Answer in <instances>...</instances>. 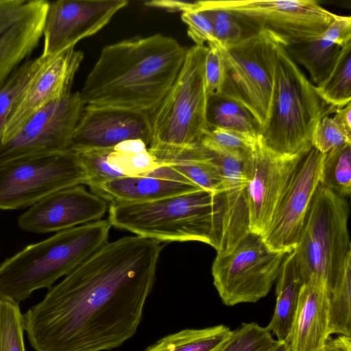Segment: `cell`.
<instances>
[{
    "mask_svg": "<svg viewBox=\"0 0 351 351\" xmlns=\"http://www.w3.org/2000/svg\"><path fill=\"white\" fill-rule=\"evenodd\" d=\"M327 292L330 336L335 334L351 337V255Z\"/></svg>",
    "mask_w": 351,
    "mask_h": 351,
    "instance_id": "4316f807",
    "label": "cell"
},
{
    "mask_svg": "<svg viewBox=\"0 0 351 351\" xmlns=\"http://www.w3.org/2000/svg\"><path fill=\"white\" fill-rule=\"evenodd\" d=\"M107 162L117 178L147 175L158 167L148 149H141L128 141L109 148Z\"/></svg>",
    "mask_w": 351,
    "mask_h": 351,
    "instance_id": "f1b7e54d",
    "label": "cell"
},
{
    "mask_svg": "<svg viewBox=\"0 0 351 351\" xmlns=\"http://www.w3.org/2000/svg\"><path fill=\"white\" fill-rule=\"evenodd\" d=\"M108 206L107 201L80 184L46 196L21 215L18 223L26 232H58L101 220Z\"/></svg>",
    "mask_w": 351,
    "mask_h": 351,
    "instance_id": "ac0fdd59",
    "label": "cell"
},
{
    "mask_svg": "<svg viewBox=\"0 0 351 351\" xmlns=\"http://www.w3.org/2000/svg\"><path fill=\"white\" fill-rule=\"evenodd\" d=\"M24 330L19 304L0 299V351H25Z\"/></svg>",
    "mask_w": 351,
    "mask_h": 351,
    "instance_id": "836d02e7",
    "label": "cell"
},
{
    "mask_svg": "<svg viewBox=\"0 0 351 351\" xmlns=\"http://www.w3.org/2000/svg\"><path fill=\"white\" fill-rule=\"evenodd\" d=\"M335 113L287 53L276 45L269 113L258 138L274 153L291 156L309 147L317 123Z\"/></svg>",
    "mask_w": 351,
    "mask_h": 351,
    "instance_id": "277c9868",
    "label": "cell"
},
{
    "mask_svg": "<svg viewBox=\"0 0 351 351\" xmlns=\"http://www.w3.org/2000/svg\"><path fill=\"white\" fill-rule=\"evenodd\" d=\"M311 143L319 152L326 154L346 144H351V137L339 128L332 117L325 116L315 125Z\"/></svg>",
    "mask_w": 351,
    "mask_h": 351,
    "instance_id": "d590c367",
    "label": "cell"
},
{
    "mask_svg": "<svg viewBox=\"0 0 351 351\" xmlns=\"http://www.w3.org/2000/svg\"><path fill=\"white\" fill-rule=\"evenodd\" d=\"M329 337L326 282L313 276L303 282L291 329L285 341L290 351H317Z\"/></svg>",
    "mask_w": 351,
    "mask_h": 351,
    "instance_id": "ffe728a7",
    "label": "cell"
},
{
    "mask_svg": "<svg viewBox=\"0 0 351 351\" xmlns=\"http://www.w3.org/2000/svg\"><path fill=\"white\" fill-rule=\"evenodd\" d=\"M276 280V304L266 327L278 341H285L291 329L304 282L295 261L293 250L284 259Z\"/></svg>",
    "mask_w": 351,
    "mask_h": 351,
    "instance_id": "603a6c76",
    "label": "cell"
},
{
    "mask_svg": "<svg viewBox=\"0 0 351 351\" xmlns=\"http://www.w3.org/2000/svg\"><path fill=\"white\" fill-rule=\"evenodd\" d=\"M208 47L187 49L183 64L160 105L151 114L149 152L157 162L198 145L210 130L204 63Z\"/></svg>",
    "mask_w": 351,
    "mask_h": 351,
    "instance_id": "5b68a950",
    "label": "cell"
},
{
    "mask_svg": "<svg viewBox=\"0 0 351 351\" xmlns=\"http://www.w3.org/2000/svg\"><path fill=\"white\" fill-rule=\"evenodd\" d=\"M324 157V154L312 145L300 154L272 219L261 234L271 250L291 252L296 247L305 216L319 184Z\"/></svg>",
    "mask_w": 351,
    "mask_h": 351,
    "instance_id": "4fadbf2b",
    "label": "cell"
},
{
    "mask_svg": "<svg viewBox=\"0 0 351 351\" xmlns=\"http://www.w3.org/2000/svg\"><path fill=\"white\" fill-rule=\"evenodd\" d=\"M83 58V53L75 47L54 56L38 57L37 68L10 112L1 143L13 136L37 111L71 93Z\"/></svg>",
    "mask_w": 351,
    "mask_h": 351,
    "instance_id": "5bb4252c",
    "label": "cell"
},
{
    "mask_svg": "<svg viewBox=\"0 0 351 351\" xmlns=\"http://www.w3.org/2000/svg\"><path fill=\"white\" fill-rule=\"evenodd\" d=\"M207 120L210 128H221L257 138L259 126L242 105L220 95L208 97Z\"/></svg>",
    "mask_w": 351,
    "mask_h": 351,
    "instance_id": "484cf974",
    "label": "cell"
},
{
    "mask_svg": "<svg viewBox=\"0 0 351 351\" xmlns=\"http://www.w3.org/2000/svg\"><path fill=\"white\" fill-rule=\"evenodd\" d=\"M324 348L325 351H351V337L344 335L329 337Z\"/></svg>",
    "mask_w": 351,
    "mask_h": 351,
    "instance_id": "60d3db41",
    "label": "cell"
},
{
    "mask_svg": "<svg viewBox=\"0 0 351 351\" xmlns=\"http://www.w3.org/2000/svg\"><path fill=\"white\" fill-rule=\"evenodd\" d=\"M317 351H325L324 346L322 348H321L320 350H317Z\"/></svg>",
    "mask_w": 351,
    "mask_h": 351,
    "instance_id": "7bdbcfd3",
    "label": "cell"
},
{
    "mask_svg": "<svg viewBox=\"0 0 351 351\" xmlns=\"http://www.w3.org/2000/svg\"><path fill=\"white\" fill-rule=\"evenodd\" d=\"M128 4L127 0H58L49 2L40 56H54L97 33Z\"/></svg>",
    "mask_w": 351,
    "mask_h": 351,
    "instance_id": "9a60e30c",
    "label": "cell"
},
{
    "mask_svg": "<svg viewBox=\"0 0 351 351\" xmlns=\"http://www.w3.org/2000/svg\"><path fill=\"white\" fill-rule=\"evenodd\" d=\"M160 243L107 242L23 315L36 351H103L136 332L156 278Z\"/></svg>",
    "mask_w": 351,
    "mask_h": 351,
    "instance_id": "6da1fadb",
    "label": "cell"
},
{
    "mask_svg": "<svg viewBox=\"0 0 351 351\" xmlns=\"http://www.w3.org/2000/svg\"><path fill=\"white\" fill-rule=\"evenodd\" d=\"M319 184L341 198L350 197L351 144H346L324 154Z\"/></svg>",
    "mask_w": 351,
    "mask_h": 351,
    "instance_id": "f546056e",
    "label": "cell"
},
{
    "mask_svg": "<svg viewBox=\"0 0 351 351\" xmlns=\"http://www.w3.org/2000/svg\"><path fill=\"white\" fill-rule=\"evenodd\" d=\"M277 44L261 33L229 47L217 46L223 67L222 84L217 95L244 106L258 123L259 131L269 113Z\"/></svg>",
    "mask_w": 351,
    "mask_h": 351,
    "instance_id": "9c48e42d",
    "label": "cell"
},
{
    "mask_svg": "<svg viewBox=\"0 0 351 351\" xmlns=\"http://www.w3.org/2000/svg\"><path fill=\"white\" fill-rule=\"evenodd\" d=\"M315 90L335 112L350 103L351 42L341 49L332 71Z\"/></svg>",
    "mask_w": 351,
    "mask_h": 351,
    "instance_id": "83f0119b",
    "label": "cell"
},
{
    "mask_svg": "<svg viewBox=\"0 0 351 351\" xmlns=\"http://www.w3.org/2000/svg\"><path fill=\"white\" fill-rule=\"evenodd\" d=\"M157 162L202 189L213 193L223 189L222 177L217 166L206 149L199 144Z\"/></svg>",
    "mask_w": 351,
    "mask_h": 351,
    "instance_id": "cb8c5ba5",
    "label": "cell"
},
{
    "mask_svg": "<svg viewBox=\"0 0 351 351\" xmlns=\"http://www.w3.org/2000/svg\"><path fill=\"white\" fill-rule=\"evenodd\" d=\"M187 49L161 34L134 37L104 47L88 75L85 106L152 114L174 82Z\"/></svg>",
    "mask_w": 351,
    "mask_h": 351,
    "instance_id": "7a4b0ae2",
    "label": "cell"
},
{
    "mask_svg": "<svg viewBox=\"0 0 351 351\" xmlns=\"http://www.w3.org/2000/svg\"><path fill=\"white\" fill-rule=\"evenodd\" d=\"M88 182L77 153L71 149L9 162L0 166V209L32 206L56 191Z\"/></svg>",
    "mask_w": 351,
    "mask_h": 351,
    "instance_id": "8fae6325",
    "label": "cell"
},
{
    "mask_svg": "<svg viewBox=\"0 0 351 351\" xmlns=\"http://www.w3.org/2000/svg\"><path fill=\"white\" fill-rule=\"evenodd\" d=\"M267 327L243 322L231 335L222 351H269L277 343Z\"/></svg>",
    "mask_w": 351,
    "mask_h": 351,
    "instance_id": "d6a6232c",
    "label": "cell"
},
{
    "mask_svg": "<svg viewBox=\"0 0 351 351\" xmlns=\"http://www.w3.org/2000/svg\"><path fill=\"white\" fill-rule=\"evenodd\" d=\"M231 333L223 324L184 329L165 336L143 351H222Z\"/></svg>",
    "mask_w": 351,
    "mask_h": 351,
    "instance_id": "d4e9b609",
    "label": "cell"
},
{
    "mask_svg": "<svg viewBox=\"0 0 351 351\" xmlns=\"http://www.w3.org/2000/svg\"><path fill=\"white\" fill-rule=\"evenodd\" d=\"M38 64V58L25 60L0 87V143L10 112Z\"/></svg>",
    "mask_w": 351,
    "mask_h": 351,
    "instance_id": "1f68e13d",
    "label": "cell"
},
{
    "mask_svg": "<svg viewBox=\"0 0 351 351\" xmlns=\"http://www.w3.org/2000/svg\"><path fill=\"white\" fill-rule=\"evenodd\" d=\"M143 141L149 147L148 113L116 108L85 106L74 130L71 149L79 152L114 147L128 140Z\"/></svg>",
    "mask_w": 351,
    "mask_h": 351,
    "instance_id": "d6986e66",
    "label": "cell"
},
{
    "mask_svg": "<svg viewBox=\"0 0 351 351\" xmlns=\"http://www.w3.org/2000/svg\"><path fill=\"white\" fill-rule=\"evenodd\" d=\"M257 138L221 128H210L199 145L209 150L245 160L252 154Z\"/></svg>",
    "mask_w": 351,
    "mask_h": 351,
    "instance_id": "4dcf8cb0",
    "label": "cell"
},
{
    "mask_svg": "<svg viewBox=\"0 0 351 351\" xmlns=\"http://www.w3.org/2000/svg\"><path fill=\"white\" fill-rule=\"evenodd\" d=\"M349 216L348 199L341 198L319 184L293 250L303 282L315 276L326 281L328 289L341 272L351 255Z\"/></svg>",
    "mask_w": 351,
    "mask_h": 351,
    "instance_id": "52a82bcc",
    "label": "cell"
},
{
    "mask_svg": "<svg viewBox=\"0 0 351 351\" xmlns=\"http://www.w3.org/2000/svg\"><path fill=\"white\" fill-rule=\"evenodd\" d=\"M351 104H348L337 110L332 117L339 128L348 136L351 137Z\"/></svg>",
    "mask_w": 351,
    "mask_h": 351,
    "instance_id": "ab89813d",
    "label": "cell"
},
{
    "mask_svg": "<svg viewBox=\"0 0 351 351\" xmlns=\"http://www.w3.org/2000/svg\"><path fill=\"white\" fill-rule=\"evenodd\" d=\"M289 253L271 250L261 234L249 232L230 252L217 254L212 275L223 304L232 306L265 297Z\"/></svg>",
    "mask_w": 351,
    "mask_h": 351,
    "instance_id": "30bf717a",
    "label": "cell"
},
{
    "mask_svg": "<svg viewBox=\"0 0 351 351\" xmlns=\"http://www.w3.org/2000/svg\"><path fill=\"white\" fill-rule=\"evenodd\" d=\"M110 203H143L191 192L200 188L174 174L162 165L147 175L114 178L90 188Z\"/></svg>",
    "mask_w": 351,
    "mask_h": 351,
    "instance_id": "44dd1931",
    "label": "cell"
},
{
    "mask_svg": "<svg viewBox=\"0 0 351 351\" xmlns=\"http://www.w3.org/2000/svg\"><path fill=\"white\" fill-rule=\"evenodd\" d=\"M181 19L187 25L188 36L196 45H204L206 43L216 45L211 23L202 11L195 10L183 12Z\"/></svg>",
    "mask_w": 351,
    "mask_h": 351,
    "instance_id": "8d00e7d4",
    "label": "cell"
},
{
    "mask_svg": "<svg viewBox=\"0 0 351 351\" xmlns=\"http://www.w3.org/2000/svg\"><path fill=\"white\" fill-rule=\"evenodd\" d=\"M200 11L211 23L217 47L231 46L251 35L238 19L228 11L215 8L204 9Z\"/></svg>",
    "mask_w": 351,
    "mask_h": 351,
    "instance_id": "e575fe53",
    "label": "cell"
},
{
    "mask_svg": "<svg viewBox=\"0 0 351 351\" xmlns=\"http://www.w3.org/2000/svg\"><path fill=\"white\" fill-rule=\"evenodd\" d=\"M269 351H290V350L285 341H278Z\"/></svg>",
    "mask_w": 351,
    "mask_h": 351,
    "instance_id": "b9f144b4",
    "label": "cell"
},
{
    "mask_svg": "<svg viewBox=\"0 0 351 351\" xmlns=\"http://www.w3.org/2000/svg\"><path fill=\"white\" fill-rule=\"evenodd\" d=\"M204 63V74L208 97L219 94L223 81V67L219 48L208 44Z\"/></svg>",
    "mask_w": 351,
    "mask_h": 351,
    "instance_id": "74e56055",
    "label": "cell"
},
{
    "mask_svg": "<svg viewBox=\"0 0 351 351\" xmlns=\"http://www.w3.org/2000/svg\"><path fill=\"white\" fill-rule=\"evenodd\" d=\"M206 150L222 177L223 189L214 193L216 212L213 247L217 254L224 255L250 232L246 190L247 159Z\"/></svg>",
    "mask_w": 351,
    "mask_h": 351,
    "instance_id": "e0dca14e",
    "label": "cell"
},
{
    "mask_svg": "<svg viewBox=\"0 0 351 351\" xmlns=\"http://www.w3.org/2000/svg\"><path fill=\"white\" fill-rule=\"evenodd\" d=\"M147 7L159 8L168 12L182 13L197 9V1H185L180 0H153L144 2Z\"/></svg>",
    "mask_w": 351,
    "mask_h": 351,
    "instance_id": "f35d334b",
    "label": "cell"
},
{
    "mask_svg": "<svg viewBox=\"0 0 351 351\" xmlns=\"http://www.w3.org/2000/svg\"><path fill=\"white\" fill-rule=\"evenodd\" d=\"M351 42V17L339 16L318 37L288 47L289 56L302 65L316 84L332 71L341 49Z\"/></svg>",
    "mask_w": 351,
    "mask_h": 351,
    "instance_id": "7402d4cb",
    "label": "cell"
},
{
    "mask_svg": "<svg viewBox=\"0 0 351 351\" xmlns=\"http://www.w3.org/2000/svg\"><path fill=\"white\" fill-rule=\"evenodd\" d=\"M84 107L77 92L37 111L13 136L0 143V166L19 159L70 149L74 130Z\"/></svg>",
    "mask_w": 351,
    "mask_h": 351,
    "instance_id": "7c38bea8",
    "label": "cell"
},
{
    "mask_svg": "<svg viewBox=\"0 0 351 351\" xmlns=\"http://www.w3.org/2000/svg\"><path fill=\"white\" fill-rule=\"evenodd\" d=\"M108 211L111 226L139 237L213 244L215 197L202 189L149 202L110 203Z\"/></svg>",
    "mask_w": 351,
    "mask_h": 351,
    "instance_id": "8992f818",
    "label": "cell"
},
{
    "mask_svg": "<svg viewBox=\"0 0 351 351\" xmlns=\"http://www.w3.org/2000/svg\"><path fill=\"white\" fill-rule=\"evenodd\" d=\"M302 152L291 156L278 155L257 137L247 159L250 232L261 235L268 227Z\"/></svg>",
    "mask_w": 351,
    "mask_h": 351,
    "instance_id": "2e32d148",
    "label": "cell"
},
{
    "mask_svg": "<svg viewBox=\"0 0 351 351\" xmlns=\"http://www.w3.org/2000/svg\"><path fill=\"white\" fill-rule=\"evenodd\" d=\"M110 227L101 219L26 246L0 265V299L19 304L34 291L51 288L108 242Z\"/></svg>",
    "mask_w": 351,
    "mask_h": 351,
    "instance_id": "3957f363",
    "label": "cell"
},
{
    "mask_svg": "<svg viewBox=\"0 0 351 351\" xmlns=\"http://www.w3.org/2000/svg\"><path fill=\"white\" fill-rule=\"evenodd\" d=\"M198 10L232 13L250 34H264L288 47L320 36L336 14L315 0L197 1Z\"/></svg>",
    "mask_w": 351,
    "mask_h": 351,
    "instance_id": "ba28073f",
    "label": "cell"
}]
</instances>
